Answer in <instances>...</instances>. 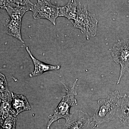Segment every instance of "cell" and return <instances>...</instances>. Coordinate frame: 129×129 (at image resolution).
<instances>
[{
  "label": "cell",
  "mask_w": 129,
  "mask_h": 129,
  "mask_svg": "<svg viewBox=\"0 0 129 129\" xmlns=\"http://www.w3.org/2000/svg\"><path fill=\"white\" fill-rule=\"evenodd\" d=\"M1 98L2 101L11 102L12 96L8 88L7 81L4 75L1 73Z\"/></svg>",
  "instance_id": "4fadbf2b"
},
{
  "label": "cell",
  "mask_w": 129,
  "mask_h": 129,
  "mask_svg": "<svg viewBox=\"0 0 129 129\" xmlns=\"http://www.w3.org/2000/svg\"><path fill=\"white\" fill-rule=\"evenodd\" d=\"M26 50L32 59L34 65V70L29 75V76L30 78L40 76L44 73L48 71L58 70L61 68V66L60 65H50L37 60L31 53L28 47H26Z\"/></svg>",
  "instance_id": "9c48e42d"
},
{
  "label": "cell",
  "mask_w": 129,
  "mask_h": 129,
  "mask_svg": "<svg viewBox=\"0 0 129 129\" xmlns=\"http://www.w3.org/2000/svg\"><path fill=\"white\" fill-rule=\"evenodd\" d=\"M117 117L122 123L129 126V95L126 94L120 97Z\"/></svg>",
  "instance_id": "8fae6325"
},
{
  "label": "cell",
  "mask_w": 129,
  "mask_h": 129,
  "mask_svg": "<svg viewBox=\"0 0 129 129\" xmlns=\"http://www.w3.org/2000/svg\"><path fill=\"white\" fill-rule=\"evenodd\" d=\"M22 20H13L11 19H7L5 24V32L7 35L13 36L24 43L21 35Z\"/></svg>",
  "instance_id": "30bf717a"
},
{
  "label": "cell",
  "mask_w": 129,
  "mask_h": 129,
  "mask_svg": "<svg viewBox=\"0 0 129 129\" xmlns=\"http://www.w3.org/2000/svg\"><path fill=\"white\" fill-rule=\"evenodd\" d=\"M96 126H97V125H96V124H95V125H94V127H93V128H92V129H94V128H95V127H96Z\"/></svg>",
  "instance_id": "9a60e30c"
},
{
  "label": "cell",
  "mask_w": 129,
  "mask_h": 129,
  "mask_svg": "<svg viewBox=\"0 0 129 129\" xmlns=\"http://www.w3.org/2000/svg\"><path fill=\"white\" fill-rule=\"evenodd\" d=\"M37 1L36 4H34L31 11L33 12L34 18L47 19L55 25L56 19L59 17V7L52 5L50 1Z\"/></svg>",
  "instance_id": "5b68a950"
},
{
  "label": "cell",
  "mask_w": 129,
  "mask_h": 129,
  "mask_svg": "<svg viewBox=\"0 0 129 129\" xmlns=\"http://www.w3.org/2000/svg\"><path fill=\"white\" fill-rule=\"evenodd\" d=\"M93 122V118L87 113L76 110L66 120L63 129H92L91 125Z\"/></svg>",
  "instance_id": "52a82bcc"
},
{
  "label": "cell",
  "mask_w": 129,
  "mask_h": 129,
  "mask_svg": "<svg viewBox=\"0 0 129 129\" xmlns=\"http://www.w3.org/2000/svg\"><path fill=\"white\" fill-rule=\"evenodd\" d=\"M74 21V27L80 29L87 39L96 35L98 21L95 14L88 12L86 5L78 3L76 18Z\"/></svg>",
  "instance_id": "7a4b0ae2"
},
{
  "label": "cell",
  "mask_w": 129,
  "mask_h": 129,
  "mask_svg": "<svg viewBox=\"0 0 129 129\" xmlns=\"http://www.w3.org/2000/svg\"><path fill=\"white\" fill-rule=\"evenodd\" d=\"M78 80V79H76L71 88L63 83L66 89L67 95L63 97L61 101L54 111L53 115L48 117L49 120L47 125V129H50L53 122L58 119L64 118L66 120L69 118L71 115L70 113V108L77 104V100L75 98L77 95L75 87Z\"/></svg>",
  "instance_id": "3957f363"
},
{
  "label": "cell",
  "mask_w": 129,
  "mask_h": 129,
  "mask_svg": "<svg viewBox=\"0 0 129 129\" xmlns=\"http://www.w3.org/2000/svg\"><path fill=\"white\" fill-rule=\"evenodd\" d=\"M120 98L119 92L115 90L105 99L98 100L92 117L96 125L115 119L117 117Z\"/></svg>",
  "instance_id": "6da1fadb"
},
{
  "label": "cell",
  "mask_w": 129,
  "mask_h": 129,
  "mask_svg": "<svg viewBox=\"0 0 129 129\" xmlns=\"http://www.w3.org/2000/svg\"><path fill=\"white\" fill-rule=\"evenodd\" d=\"M17 118L16 116L9 114L1 126V129H15Z\"/></svg>",
  "instance_id": "5bb4252c"
},
{
  "label": "cell",
  "mask_w": 129,
  "mask_h": 129,
  "mask_svg": "<svg viewBox=\"0 0 129 129\" xmlns=\"http://www.w3.org/2000/svg\"><path fill=\"white\" fill-rule=\"evenodd\" d=\"M34 4L29 1H1V9L7 11L13 20H22L24 15L31 11Z\"/></svg>",
  "instance_id": "8992f818"
},
{
  "label": "cell",
  "mask_w": 129,
  "mask_h": 129,
  "mask_svg": "<svg viewBox=\"0 0 129 129\" xmlns=\"http://www.w3.org/2000/svg\"><path fill=\"white\" fill-rule=\"evenodd\" d=\"M78 4L76 1H70L65 6L59 7V17H64L68 19L75 20Z\"/></svg>",
  "instance_id": "7c38bea8"
},
{
  "label": "cell",
  "mask_w": 129,
  "mask_h": 129,
  "mask_svg": "<svg viewBox=\"0 0 129 129\" xmlns=\"http://www.w3.org/2000/svg\"><path fill=\"white\" fill-rule=\"evenodd\" d=\"M112 56L114 61L121 67L120 76L117 82L118 84L124 74L129 71V38L118 42L114 45Z\"/></svg>",
  "instance_id": "277c9868"
},
{
  "label": "cell",
  "mask_w": 129,
  "mask_h": 129,
  "mask_svg": "<svg viewBox=\"0 0 129 129\" xmlns=\"http://www.w3.org/2000/svg\"><path fill=\"white\" fill-rule=\"evenodd\" d=\"M12 101L10 114L16 116L24 111L31 109L27 98L22 95H18L12 92Z\"/></svg>",
  "instance_id": "ba28073f"
}]
</instances>
